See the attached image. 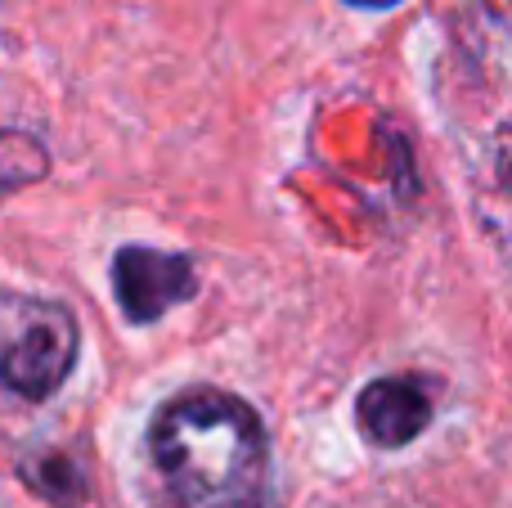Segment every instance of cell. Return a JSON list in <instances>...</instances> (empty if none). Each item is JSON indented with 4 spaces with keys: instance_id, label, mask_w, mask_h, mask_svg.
Listing matches in <instances>:
<instances>
[{
    "instance_id": "cell-7",
    "label": "cell",
    "mask_w": 512,
    "mask_h": 508,
    "mask_svg": "<svg viewBox=\"0 0 512 508\" xmlns=\"http://www.w3.org/2000/svg\"><path fill=\"white\" fill-rule=\"evenodd\" d=\"M346 5H360V9H391L396 0H346Z\"/></svg>"
},
{
    "instance_id": "cell-5",
    "label": "cell",
    "mask_w": 512,
    "mask_h": 508,
    "mask_svg": "<svg viewBox=\"0 0 512 508\" xmlns=\"http://www.w3.org/2000/svg\"><path fill=\"white\" fill-rule=\"evenodd\" d=\"M27 486H32L36 495H45V500H54L59 508H86L90 504V491H86V473H81L72 459L63 455H45L36 459V464L23 468Z\"/></svg>"
},
{
    "instance_id": "cell-3",
    "label": "cell",
    "mask_w": 512,
    "mask_h": 508,
    "mask_svg": "<svg viewBox=\"0 0 512 508\" xmlns=\"http://www.w3.org/2000/svg\"><path fill=\"white\" fill-rule=\"evenodd\" d=\"M198 288V270L185 252L162 248H117L113 257V293L131 324H158L171 306L189 302Z\"/></svg>"
},
{
    "instance_id": "cell-1",
    "label": "cell",
    "mask_w": 512,
    "mask_h": 508,
    "mask_svg": "<svg viewBox=\"0 0 512 508\" xmlns=\"http://www.w3.org/2000/svg\"><path fill=\"white\" fill-rule=\"evenodd\" d=\"M149 450L176 508H265L270 437L239 396L216 387L171 396L149 423Z\"/></svg>"
},
{
    "instance_id": "cell-6",
    "label": "cell",
    "mask_w": 512,
    "mask_h": 508,
    "mask_svg": "<svg viewBox=\"0 0 512 508\" xmlns=\"http://www.w3.org/2000/svg\"><path fill=\"white\" fill-rule=\"evenodd\" d=\"M45 171H50V153L41 149V140L23 131H0V194L32 185Z\"/></svg>"
},
{
    "instance_id": "cell-4",
    "label": "cell",
    "mask_w": 512,
    "mask_h": 508,
    "mask_svg": "<svg viewBox=\"0 0 512 508\" xmlns=\"http://www.w3.org/2000/svg\"><path fill=\"white\" fill-rule=\"evenodd\" d=\"M355 423H360L364 441L378 450H400L418 441L432 423V401L418 383L409 378H378L355 396Z\"/></svg>"
},
{
    "instance_id": "cell-2",
    "label": "cell",
    "mask_w": 512,
    "mask_h": 508,
    "mask_svg": "<svg viewBox=\"0 0 512 508\" xmlns=\"http://www.w3.org/2000/svg\"><path fill=\"white\" fill-rule=\"evenodd\" d=\"M0 306L18 324L14 338L0 347V387L23 401H50L77 365V320L68 306L36 297H5Z\"/></svg>"
}]
</instances>
